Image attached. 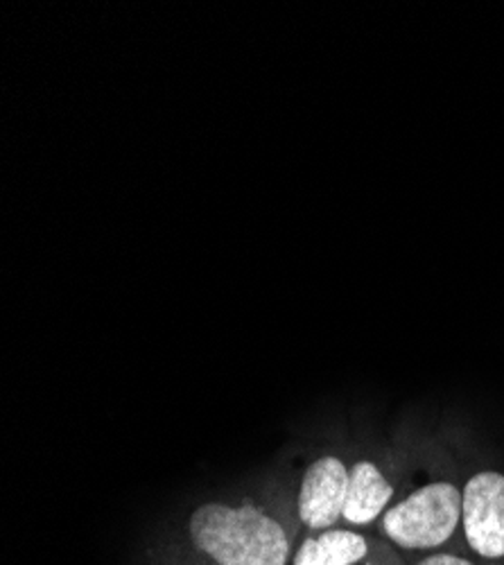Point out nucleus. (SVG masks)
<instances>
[{
    "instance_id": "1",
    "label": "nucleus",
    "mask_w": 504,
    "mask_h": 565,
    "mask_svg": "<svg viewBox=\"0 0 504 565\" xmlns=\"http://www.w3.org/2000/svg\"><path fill=\"white\" fill-rule=\"evenodd\" d=\"M191 536L219 565H286L290 550L283 527L249 504L200 507L191 515Z\"/></svg>"
},
{
    "instance_id": "2",
    "label": "nucleus",
    "mask_w": 504,
    "mask_h": 565,
    "mask_svg": "<svg viewBox=\"0 0 504 565\" xmlns=\"http://www.w3.org/2000/svg\"><path fill=\"white\" fill-rule=\"evenodd\" d=\"M462 518V491L435 482L385 513V534L400 547L426 550L446 543Z\"/></svg>"
},
{
    "instance_id": "3",
    "label": "nucleus",
    "mask_w": 504,
    "mask_h": 565,
    "mask_svg": "<svg viewBox=\"0 0 504 565\" xmlns=\"http://www.w3.org/2000/svg\"><path fill=\"white\" fill-rule=\"evenodd\" d=\"M462 521L469 545L486 556H504V476L480 473L462 493Z\"/></svg>"
},
{
    "instance_id": "4",
    "label": "nucleus",
    "mask_w": 504,
    "mask_h": 565,
    "mask_svg": "<svg viewBox=\"0 0 504 565\" xmlns=\"http://www.w3.org/2000/svg\"><path fill=\"white\" fill-rule=\"evenodd\" d=\"M348 493V470L337 457L317 459L303 476L299 491V515L310 530L335 525Z\"/></svg>"
},
{
    "instance_id": "5",
    "label": "nucleus",
    "mask_w": 504,
    "mask_h": 565,
    "mask_svg": "<svg viewBox=\"0 0 504 565\" xmlns=\"http://www.w3.org/2000/svg\"><path fill=\"white\" fill-rule=\"evenodd\" d=\"M392 495L394 489L380 470L372 461H357L348 470V493L342 515L353 525H366L383 513Z\"/></svg>"
},
{
    "instance_id": "6",
    "label": "nucleus",
    "mask_w": 504,
    "mask_h": 565,
    "mask_svg": "<svg viewBox=\"0 0 504 565\" xmlns=\"http://www.w3.org/2000/svg\"><path fill=\"white\" fill-rule=\"evenodd\" d=\"M317 541H319V550H322L324 565H353L366 554L364 539L353 532L331 530V532H324Z\"/></svg>"
},
{
    "instance_id": "7",
    "label": "nucleus",
    "mask_w": 504,
    "mask_h": 565,
    "mask_svg": "<svg viewBox=\"0 0 504 565\" xmlns=\"http://www.w3.org/2000/svg\"><path fill=\"white\" fill-rule=\"evenodd\" d=\"M294 565H324L317 539H308L294 556Z\"/></svg>"
},
{
    "instance_id": "8",
    "label": "nucleus",
    "mask_w": 504,
    "mask_h": 565,
    "mask_svg": "<svg viewBox=\"0 0 504 565\" xmlns=\"http://www.w3.org/2000/svg\"><path fill=\"white\" fill-rule=\"evenodd\" d=\"M419 565H473L464 558H457V556H450V554H437V556H430L426 561H421Z\"/></svg>"
}]
</instances>
